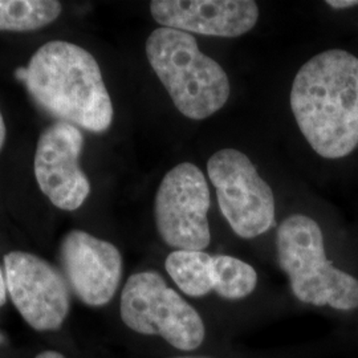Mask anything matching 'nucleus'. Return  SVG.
I'll list each match as a JSON object with an SVG mask.
<instances>
[{"label":"nucleus","mask_w":358,"mask_h":358,"mask_svg":"<svg viewBox=\"0 0 358 358\" xmlns=\"http://www.w3.org/2000/svg\"><path fill=\"white\" fill-rule=\"evenodd\" d=\"M289 103L309 146L327 159L358 148V57L340 48L309 59L294 76Z\"/></svg>","instance_id":"obj_1"},{"label":"nucleus","mask_w":358,"mask_h":358,"mask_svg":"<svg viewBox=\"0 0 358 358\" xmlns=\"http://www.w3.org/2000/svg\"><path fill=\"white\" fill-rule=\"evenodd\" d=\"M15 77L45 113L90 133H103L115 109L100 65L85 48L64 40L41 45Z\"/></svg>","instance_id":"obj_2"},{"label":"nucleus","mask_w":358,"mask_h":358,"mask_svg":"<svg viewBox=\"0 0 358 358\" xmlns=\"http://www.w3.org/2000/svg\"><path fill=\"white\" fill-rule=\"evenodd\" d=\"M146 57L174 106L190 120L202 121L230 99L226 71L199 50L192 34L159 27L146 40Z\"/></svg>","instance_id":"obj_3"},{"label":"nucleus","mask_w":358,"mask_h":358,"mask_svg":"<svg viewBox=\"0 0 358 358\" xmlns=\"http://www.w3.org/2000/svg\"><path fill=\"white\" fill-rule=\"evenodd\" d=\"M276 254L294 297L315 307L358 308V280L327 259L319 223L307 215L285 217L276 232Z\"/></svg>","instance_id":"obj_4"},{"label":"nucleus","mask_w":358,"mask_h":358,"mask_svg":"<svg viewBox=\"0 0 358 358\" xmlns=\"http://www.w3.org/2000/svg\"><path fill=\"white\" fill-rule=\"evenodd\" d=\"M120 313L133 332L159 336L183 352L195 350L205 341L201 315L155 271L137 272L129 278L121 294Z\"/></svg>","instance_id":"obj_5"},{"label":"nucleus","mask_w":358,"mask_h":358,"mask_svg":"<svg viewBox=\"0 0 358 358\" xmlns=\"http://www.w3.org/2000/svg\"><path fill=\"white\" fill-rule=\"evenodd\" d=\"M207 176L217 192V205L232 231L254 239L275 223V195L247 154L222 149L207 162Z\"/></svg>","instance_id":"obj_6"},{"label":"nucleus","mask_w":358,"mask_h":358,"mask_svg":"<svg viewBox=\"0 0 358 358\" xmlns=\"http://www.w3.org/2000/svg\"><path fill=\"white\" fill-rule=\"evenodd\" d=\"M211 194L202 170L183 162L167 171L155 194L157 231L176 251H203L211 242Z\"/></svg>","instance_id":"obj_7"},{"label":"nucleus","mask_w":358,"mask_h":358,"mask_svg":"<svg viewBox=\"0 0 358 358\" xmlns=\"http://www.w3.org/2000/svg\"><path fill=\"white\" fill-rule=\"evenodd\" d=\"M4 278L13 306L38 332L57 331L71 309V288L64 275L38 256L13 251L4 256Z\"/></svg>","instance_id":"obj_8"},{"label":"nucleus","mask_w":358,"mask_h":358,"mask_svg":"<svg viewBox=\"0 0 358 358\" xmlns=\"http://www.w3.org/2000/svg\"><path fill=\"white\" fill-rule=\"evenodd\" d=\"M84 148L81 130L57 121L38 137L34 159L38 189L52 205L64 211H75L85 203L90 182L78 165Z\"/></svg>","instance_id":"obj_9"},{"label":"nucleus","mask_w":358,"mask_h":358,"mask_svg":"<svg viewBox=\"0 0 358 358\" xmlns=\"http://www.w3.org/2000/svg\"><path fill=\"white\" fill-rule=\"evenodd\" d=\"M60 264L69 288L88 307L112 301L122 278V256L115 244L81 230L69 231L60 245Z\"/></svg>","instance_id":"obj_10"},{"label":"nucleus","mask_w":358,"mask_h":358,"mask_svg":"<svg viewBox=\"0 0 358 358\" xmlns=\"http://www.w3.org/2000/svg\"><path fill=\"white\" fill-rule=\"evenodd\" d=\"M150 13L159 26L215 38H238L259 20L252 0H153Z\"/></svg>","instance_id":"obj_11"},{"label":"nucleus","mask_w":358,"mask_h":358,"mask_svg":"<svg viewBox=\"0 0 358 358\" xmlns=\"http://www.w3.org/2000/svg\"><path fill=\"white\" fill-rule=\"evenodd\" d=\"M213 256L205 251H173L165 262L169 276L190 297H203L214 291Z\"/></svg>","instance_id":"obj_12"},{"label":"nucleus","mask_w":358,"mask_h":358,"mask_svg":"<svg viewBox=\"0 0 358 358\" xmlns=\"http://www.w3.org/2000/svg\"><path fill=\"white\" fill-rule=\"evenodd\" d=\"M62 11L56 0H0V31H36L53 23Z\"/></svg>","instance_id":"obj_13"},{"label":"nucleus","mask_w":358,"mask_h":358,"mask_svg":"<svg viewBox=\"0 0 358 358\" xmlns=\"http://www.w3.org/2000/svg\"><path fill=\"white\" fill-rule=\"evenodd\" d=\"M211 276L215 294L226 300H242L257 285L255 268L234 256H213Z\"/></svg>","instance_id":"obj_14"},{"label":"nucleus","mask_w":358,"mask_h":358,"mask_svg":"<svg viewBox=\"0 0 358 358\" xmlns=\"http://www.w3.org/2000/svg\"><path fill=\"white\" fill-rule=\"evenodd\" d=\"M327 4L334 10H345L358 6V0H328Z\"/></svg>","instance_id":"obj_15"},{"label":"nucleus","mask_w":358,"mask_h":358,"mask_svg":"<svg viewBox=\"0 0 358 358\" xmlns=\"http://www.w3.org/2000/svg\"><path fill=\"white\" fill-rule=\"evenodd\" d=\"M7 285H6V278H4V272L0 269V308L6 304L7 300Z\"/></svg>","instance_id":"obj_16"},{"label":"nucleus","mask_w":358,"mask_h":358,"mask_svg":"<svg viewBox=\"0 0 358 358\" xmlns=\"http://www.w3.org/2000/svg\"><path fill=\"white\" fill-rule=\"evenodd\" d=\"M6 138H7V127H6V122H4V118L3 115L0 112V152L6 143Z\"/></svg>","instance_id":"obj_17"},{"label":"nucleus","mask_w":358,"mask_h":358,"mask_svg":"<svg viewBox=\"0 0 358 358\" xmlns=\"http://www.w3.org/2000/svg\"><path fill=\"white\" fill-rule=\"evenodd\" d=\"M35 358H65L62 353L55 352V350H45L43 353H40Z\"/></svg>","instance_id":"obj_18"},{"label":"nucleus","mask_w":358,"mask_h":358,"mask_svg":"<svg viewBox=\"0 0 358 358\" xmlns=\"http://www.w3.org/2000/svg\"><path fill=\"white\" fill-rule=\"evenodd\" d=\"M180 358H192V357H180Z\"/></svg>","instance_id":"obj_19"},{"label":"nucleus","mask_w":358,"mask_h":358,"mask_svg":"<svg viewBox=\"0 0 358 358\" xmlns=\"http://www.w3.org/2000/svg\"><path fill=\"white\" fill-rule=\"evenodd\" d=\"M0 340H1V334H0Z\"/></svg>","instance_id":"obj_20"}]
</instances>
